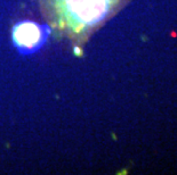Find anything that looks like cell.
<instances>
[{
	"label": "cell",
	"mask_w": 177,
	"mask_h": 175,
	"mask_svg": "<svg viewBox=\"0 0 177 175\" xmlns=\"http://www.w3.org/2000/svg\"><path fill=\"white\" fill-rule=\"evenodd\" d=\"M45 26L31 21H24L15 25L13 30L14 43L22 52H32L44 44L46 39Z\"/></svg>",
	"instance_id": "cell-2"
},
{
	"label": "cell",
	"mask_w": 177,
	"mask_h": 175,
	"mask_svg": "<svg viewBox=\"0 0 177 175\" xmlns=\"http://www.w3.org/2000/svg\"><path fill=\"white\" fill-rule=\"evenodd\" d=\"M130 0H38L53 35L82 47Z\"/></svg>",
	"instance_id": "cell-1"
}]
</instances>
